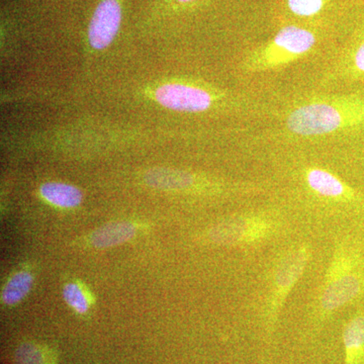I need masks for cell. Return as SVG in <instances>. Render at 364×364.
Wrapping results in <instances>:
<instances>
[{
  "label": "cell",
  "instance_id": "cell-14",
  "mask_svg": "<svg viewBox=\"0 0 364 364\" xmlns=\"http://www.w3.org/2000/svg\"><path fill=\"white\" fill-rule=\"evenodd\" d=\"M16 364H53L51 352L35 343H25L16 352Z\"/></svg>",
  "mask_w": 364,
  "mask_h": 364
},
{
  "label": "cell",
  "instance_id": "cell-17",
  "mask_svg": "<svg viewBox=\"0 0 364 364\" xmlns=\"http://www.w3.org/2000/svg\"><path fill=\"white\" fill-rule=\"evenodd\" d=\"M349 70L358 77L364 76V38L352 48L348 57Z\"/></svg>",
  "mask_w": 364,
  "mask_h": 364
},
{
  "label": "cell",
  "instance_id": "cell-15",
  "mask_svg": "<svg viewBox=\"0 0 364 364\" xmlns=\"http://www.w3.org/2000/svg\"><path fill=\"white\" fill-rule=\"evenodd\" d=\"M63 299L72 310L80 315L87 313L90 310V296L85 289L77 282H68L64 286Z\"/></svg>",
  "mask_w": 364,
  "mask_h": 364
},
{
  "label": "cell",
  "instance_id": "cell-3",
  "mask_svg": "<svg viewBox=\"0 0 364 364\" xmlns=\"http://www.w3.org/2000/svg\"><path fill=\"white\" fill-rule=\"evenodd\" d=\"M316 45L315 35L296 26L282 28L267 44L247 55V72H262L289 65L308 54Z\"/></svg>",
  "mask_w": 364,
  "mask_h": 364
},
{
  "label": "cell",
  "instance_id": "cell-18",
  "mask_svg": "<svg viewBox=\"0 0 364 364\" xmlns=\"http://www.w3.org/2000/svg\"><path fill=\"white\" fill-rule=\"evenodd\" d=\"M177 4H191V2L196 1V0H176Z\"/></svg>",
  "mask_w": 364,
  "mask_h": 364
},
{
  "label": "cell",
  "instance_id": "cell-10",
  "mask_svg": "<svg viewBox=\"0 0 364 364\" xmlns=\"http://www.w3.org/2000/svg\"><path fill=\"white\" fill-rule=\"evenodd\" d=\"M151 186L164 191H186L200 188L196 177L189 172L178 169H157L146 176Z\"/></svg>",
  "mask_w": 364,
  "mask_h": 364
},
{
  "label": "cell",
  "instance_id": "cell-16",
  "mask_svg": "<svg viewBox=\"0 0 364 364\" xmlns=\"http://www.w3.org/2000/svg\"><path fill=\"white\" fill-rule=\"evenodd\" d=\"M329 0H287L289 11L301 18L316 16Z\"/></svg>",
  "mask_w": 364,
  "mask_h": 364
},
{
  "label": "cell",
  "instance_id": "cell-12",
  "mask_svg": "<svg viewBox=\"0 0 364 364\" xmlns=\"http://www.w3.org/2000/svg\"><path fill=\"white\" fill-rule=\"evenodd\" d=\"M40 193L46 202L62 208H76L82 200V193L77 188L61 182L43 184Z\"/></svg>",
  "mask_w": 364,
  "mask_h": 364
},
{
  "label": "cell",
  "instance_id": "cell-2",
  "mask_svg": "<svg viewBox=\"0 0 364 364\" xmlns=\"http://www.w3.org/2000/svg\"><path fill=\"white\" fill-rule=\"evenodd\" d=\"M358 256L339 244L334 254L318 296V313L327 317L351 303L364 291V277Z\"/></svg>",
  "mask_w": 364,
  "mask_h": 364
},
{
  "label": "cell",
  "instance_id": "cell-8",
  "mask_svg": "<svg viewBox=\"0 0 364 364\" xmlns=\"http://www.w3.org/2000/svg\"><path fill=\"white\" fill-rule=\"evenodd\" d=\"M305 181L309 188L320 196L321 198L329 200H354L356 198L355 191L347 186L338 176L320 167H310L305 170Z\"/></svg>",
  "mask_w": 364,
  "mask_h": 364
},
{
  "label": "cell",
  "instance_id": "cell-5",
  "mask_svg": "<svg viewBox=\"0 0 364 364\" xmlns=\"http://www.w3.org/2000/svg\"><path fill=\"white\" fill-rule=\"evenodd\" d=\"M279 224L264 213L233 215L218 223L205 232V241L225 247H250L272 238Z\"/></svg>",
  "mask_w": 364,
  "mask_h": 364
},
{
  "label": "cell",
  "instance_id": "cell-6",
  "mask_svg": "<svg viewBox=\"0 0 364 364\" xmlns=\"http://www.w3.org/2000/svg\"><path fill=\"white\" fill-rule=\"evenodd\" d=\"M163 107L184 112H202L212 107L214 97L200 86L186 83H168L160 86L155 92Z\"/></svg>",
  "mask_w": 364,
  "mask_h": 364
},
{
  "label": "cell",
  "instance_id": "cell-1",
  "mask_svg": "<svg viewBox=\"0 0 364 364\" xmlns=\"http://www.w3.org/2000/svg\"><path fill=\"white\" fill-rule=\"evenodd\" d=\"M287 130L296 136H318L364 127V97L314 98L294 107Z\"/></svg>",
  "mask_w": 364,
  "mask_h": 364
},
{
  "label": "cell",
  "instance_id": "cell-7",
  "mask_svg": "<svg viewBox=\"0 0 364 364\" xmlns=\"http://www.w3.org/2000/svg\"><path fill=\"white\" fill-rule=\"evenodd\" d=\"M121 21L119 0H102L95 9L88 26V40L91 47L102 50L111 44L119 32Z\"/></svg>",
  "mask_w": 364,
  "mask_h": 364
},
{
  "label": "cell",
  "instance_id": "cell-13",
  "mask_svg": "<svg viewBox=\"0 0 364 364\" xmlns=\"http://www.w3.org/2000/svg\"><path fill=\"white\" fill-rule=\"evenodd\" d=\"M33 282V274L28 270H20L14 273L2 289V303L6 306L21 303L32 289Z\"/></svg>",
  "mask_w": 364,
  "mask_h": 364
},
{
  "label": "cell",
  "instance_id": "cell-4",
  "mask_svg": "<svg viewBox=\"0 0 364 364\" xmlns=\"http://www.w3.org/2000/svg\"><path fill=\"white\" fill-rule=\"evenodd\" d=\"M311 254L312 253L309 245L299 244L282 254L275 263L265 304L267 333H272L274 330L287 296L305 272Z\"/></svg>",
  "mask_w": 364,
  "mask_h": 364
},
{
  "label": "cell",
  "instance_id": "cell-9",
  "mask_svg": "<svg viewBox=\"0 0 364 364\" xmlns=\"http://www.w3.org/2000/svg\"><path fill=\"white\" fill-rule=\"evenodd\" d=\"M136 227L130 222H112L98 228L90 234V243L98 249L111 248L132 240Z\"/></svg>",
  "mask_w": 364,
  "mask_h": 364
},
{
  "label": "cell",
  "instance_id": "cell-11",
  "mask_svg": "<svg viewBox=\"0 0 364 364\" xmlns=\"http://www.w3.org/2000/svg\"><path fill=\"white\" fill-rule=\"evenodd\" d=\"M345 364H360L364 356V316L354 317L343 331Z\"/></svg>",
  "mask_w": 364,
  "mask_h": 364
}]
</instances>
